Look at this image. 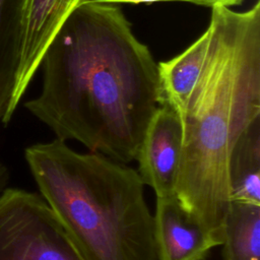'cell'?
Segmentation results:
<instances>
[{
    "instance_id": "obj_11",
    "label": "cell",
    "mask_w": 260,
    "mask_h": 260,
    "mask_svg": "<svg viewBox=\"0 0 260 260\" xmlns=\"http://www.w3.org/2000/svg\"><path fill=\"white\" fill-rule=\"evenodd\" d=\"M20 0H0V122L3 123L13 88L15 36Z\"/></svg>"
},
{
    "instance_id": "obj_1",
    "label": "cell",
    "mask_w": 260,
    "mask_h": 260,
    "mask_svg": "<svg viewBox=\"0 0 260 260\" xmlns=\"http://www.w3.org/2000/svg\"><path fill=\"white\" fill-rule=\"evenodd\" d=\"M43 85L24 104L57 139L128 164L165 102L158 64L114 3L78 5L41 62Z\"/></svg>"
},
{
    "instance_id": "obj_8",
    "label": "cell",
    "mask_w": 260,
    "mask_h": 260,
    "mask_svg": "<svg viewBox=\"0 0 260 260\" xmlns=\"http://www.w3.org/2000/svg\"><path fill=\"white\" fill-rule=\"evenodd\" d=\"M211 38V28L207 26L205 31L181 54L158 63L165 102L169 103L178 114L182 111L206 63Z\"/></svg>"
},
{
    "instance_id": "obj_10",
    "label": "cell",
    "mask_w": 260,
    "mask_h": 260,
    "mask_svg": "<svg viewBox=\"0 0 260 260\" xmlns=\"http://www.w3.org/2000/svg\"><path fill=\"white\" fill-rule=\"evenodd\" d=\"M221 245L223 260H260V204L231 201Z\"/></svg>"
},
{
    "instance_id": "obj_6",
    "label": "cell",
    "mask_w": 260,
    "mask_h": 260,
    "mask_svg": "<svg viewBox=\"0 0 260 260\" xmlns=\"http://www.w3.org/2000/svg\"><path fill=\"white\" fill-rule=\"evenodd\" d=\"M182 149V123L178 112L164 102L150 119L136 158L138 174L156 197L175 195Z\"/></svg>"
},
{
    "instance_id": "obj_12",
    "label": "cell",
    "mask_w": 260,
    "mask_h": 260,
    "mask_svg": "<svg viewBox=\"0 0 260 260\" xmlns=\"http://www.w3.org/2000/svg\"><path fill=\"white\" fill-rule=\"evenodd\" d=\"M164 2V1H178V2H187L192 3L195 5H200L208 8H214L219 6L225 7H233L238 6L244 2V0H81L80 4L86 3H132V4H139V3H153V2Z\"/></svg>"
},
{
    "instance_id": "obj_3",
    "label": "cell",
    "mask_w": 260,
    "mask_h": 260,
    "mask_svg": "<svg viewBox=\"0 0 260 260\" xmlns=\"http://www.w3.org/2000/svg\"><path fill=\"white\" fill-rule=\"evenodd\" d=\"M24 157L42 197L84 260H157L154 222L137 170L54 139Z\"/></svg>"
},
{
    "instance_id": "obj_13",
    "label": "cell",
    "mask_w": 260,
    "mask_h": 260,
    "mask_svg": "<svg viewBox=\"0 0 260 260\" xmlns=\"http://www.w3.org/2000/svg\"><path fill=\"white\" fill-rule=\"evenodd\" d=\"M9 172L7 167L0 160V192H2L8 184Z\"/></svg>"
},
{
    "instance_id": "obj_4",
    "label": "cell",
    "mask_w": 260,
    "mask_h": 260,
    "mask_svg": "<svg viewBox=\"0 0 260 260\" xmlns=\"http://www.w3.org/2000/svg\"><path fill=\"white\" fill-rule=\"evenodd\" d=\"M0 260H84L42 195L0 192Z\"/></svg>"
},
{
    "instance_id": "obj_2",
    "label": "cell",
    "mask_w": 260,
    "mask_h": 260,
    "mask_svg": "<svg viewBox=\"0 0 260 260\" xmlns=\"http://www.w3.org/2000/svg\"><path fill=\"white\" fill-rule=\"evenodd\" d=\"M206 63L182 111L175 195L219 245L231 203L229 161L241 133L260 117V1L245 11L211 9Z\"/></svg>"
},
{
    "instance_id": "obj_5",
    "label": "cell",
    "mask_w": 260,
    "mask_h": 260,
    "mask_svg": "<svg viewBox=\"0 0 260 260\" xmlns=\"http://www.w3.org/2000/svg\"><path fill=\"white\" fill-rule=\"evenodd\" d=\"M81 0H20L18 7L14 77L10 103L3 123L7 124L48 48Z\"/></svg>"
},
{
    "instance_id": "obj_9",
    "label": "cell",
    "mask_w": 260,
    "mask_h": 260,
    "mask_svg": "<svg viewBox=\"0 0 260 260\" xmlns=\"http://www.w3.org/2000/svg\"><path fill=\"white\" fill-rule=\"evenodd\" d=\"M231 201L260 204V117L237 139L229 161Z\"/></svg>"
},
{
    "instance_id": "obj_7",
    "label": "cell",
    "mask_w": 260,
    "mask_h": 260,
    "mask_svg": "<svg viewBox=\"0 0 260 260\" xmlns=\"http://www.w3.org/2000/svg\"><path fill=\"white\" fill-rule=\"evenodd\" d=\"M153 222L157 260H204L218 246L188 214L176 195L156 197Z\"/></svg>"
}]
</instances>
